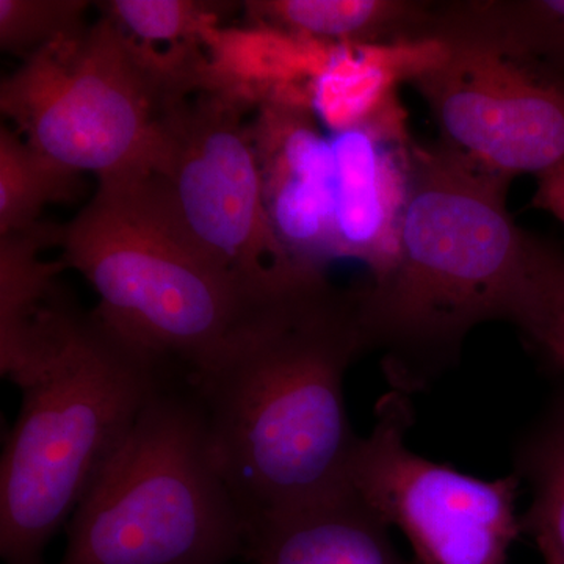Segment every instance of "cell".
<instances>
[{
    "label": "cell",
    "instance_id": "obj_1",
    "mask_svg": "<svg viewBox=\"0 0 564 564\" xmlns=\"http://www.w3.org/2000/svg\"><path fill=\"white\" fill-rule=\"evenodd\" d=\"M510 182L415 141L395 261L356 289L367 348L381 351L391 389L429 388L489 322L516 326L564 372V254L516 225Z\"/></svg>",
    "mask_w": 564,
    "mask_h": 564
},
{
    "label": "cell",
    "instance_id": "obj_2",
    "mask_svg": "<svg viewBox=\"0 0 564 564\" xmlns=\"http://www.w3.org/2000/svg\"><path fill=\"white\" fill-rule=\"evenodd\" d=\"M366 351L356 291L306 273L274 293L217 361L188 372L248 536L351 488L361 436L344 386Z\"/></svg>",
    "mask_w": 564,
    "mask_h": 564
},
{
    "label": "cell",
    "instance_id": "obj_3",
    "mask_svg": "<svg viewBox=\"0 0 564 564\" xmlns=\"http://www.w3.org/2000/svg\"><path fill=\"white\" fill-rule=\"evenodd\" d=\"M176 364L70 302L0 462V558L43 564Z\"/></svg>",
    "mask_w": 564,
    "mask_h": 564
},
{
    "label": "cell",
    "instance_id": "obj_4",
    "mask_svg": "<svg viewBox=\"0 0 564 564\" xmlns=\"http://www.w3.org/2000/svg\"><path fill=\"white\" fill-rule=\"evenodd\" d=\"M61 247L115 328L187 372L217 361L274 293L303 274L258 282L223 265L177 225L148 176L99 182L63 228Z\"/></svg>",
    "mask_w": 564,
    "mask_h": 564
},
{
    "label": "cell",
    "instance_id": "obj_5",
    "mask_svg": "<svg viewBox=\"0 0 564 564\" xmlns=\"http://www.w3.org/2000/svg\"><path fill=\"white\" fill-rule=\"evenodd\" d=\"M247 538L202 400L173 366L70 516L57 564H229Z\"/></svg>",
    "mask_w": 564,
    "mask_h": 564
},
{
    "label": "cell",
    "instance_id": "obj_6",
    "mask_svg": "<svg viewBox=\"0 0 564 564\" xmlns=\"http://www.w3.org/2000/svg\"><path fill=\"white\" fill-rule=\"evenodd\" d=\"M198 44L159 54L102 14L22 62L0 85V109L70 172L139 180L151 173L166 107L206 85Z\"/></svg>",
    "mask_w": 564,
    "mask_h": 564
},
{
    "label": "cell",
    "instance_id": "obj_7",
    "mask_svg": "<svg viewBox=\"0 0 564 564\" xmlns=\"http://www.w3.org/2000/svg\"><path fill=\"white\" fill-rule=\"evenodd\" d=\"M242 91L206 85L166 107L148 174L166 209L193 242L223 265L258 282L299 269L282 250L263 207Z\"/></svg>",
    "mask_w": 564,
    "mask_h": 564
},
{
    "label": "cell",
    "instance_id": "obj_8",
    "mask_svg": "<svg viewBox=\"0 0 564 564\" xmlns=\"http://www.w3.org/2000/svg\"><path fill=\"white\" fill-rule=\"evenodd\" d=\"M413 422L411 397L389 389L352 456V491L404 534L419 564H510L522 534L518 475L484 480L415 454Z\"/></svg>",
    "mask_w": 564,
    "mask_h": 564
},
{
    "label": "cell",
    "instance_id": "obj_9",
    "mask_svg": "<svg viewBox=\"0 0 564 564\" xmlns=\"http://www.w3.org/2000/svg\"><path fill=\"white\" fill-rule=\"evenodd\" d=\"M430 39L444 55L411 85L444 147L510 181L564 165L563 77L434 13Z\"/></svg>",
    "mask_w": 564,
    "mask_h": 564
},
{
    "label": "cell",
    "instance_id": "obj_10",
    "mask_svg": "<svg viewBox=\"0 0 564 564\" xmlns=\"http://www.w3.org/2000/svg\"><path fill=\"white\" fill-rule=\"evenodd\" d=\"M250 128L274 237L299 269L325 273L337 259L332 139L318 129L310 99L296 95L263 99Z\"/></svg>",
    "mask_w": 564,
    "mask_h": 564
},
{
    "label": "cell",
    "instance_id": "obj_11",
    "mask_svg": "<svg viewBox=\"0 0 564 564\" xmlns=\"http://www.w3.org/2000/svg\"><path fill=\"white\" fill-rule=\"evenodd\" d=\"M337 259L366 263L373 278L395 261L413 181L415 141L400 98L355 128L333 133Z\"/></svg>",
    "mask_w": 564,
    "mask_h": 564
},
{
    "label": "cell",
    "instance_id": "obj_12",
    "mask_svg": "<svg viewBox=\"0 0 564 564\" xmlns=\"http://www.w3.org/2000/svg\"><path fill=\"white\" fill-rule=\"evenodd\" d=\"M251 564H419L400 554L391 527L352 488L248 536Z\"/></svg>",
    "mask_w": 564,
    "mask_h": 564
},
{
    "label": "cell",
    "instance_id": "obj_13",
    "mask_svg": "<svg viewBox=\"0 0 564 564\" xmlns=\"http://www.w3.org/2000/svg\"><path fill=\"white\" fill-rule=\"evenodd\" d=\"M444 52L436 39L333 46L311 84V106L333 133L355 128L399 99V85L411 84Z\"/></svg>",
    "mask_w": 564,
    "mask_h": 564
},
{
    "label": "cell",
    "instance_id": "obj_14",
    "mask_svg": "<svg viewBox=\"0 0 564 564\" xmlns=\"http://www.w3.org/2000/svg\"><path fill=\"white\" fill-rule=\"evenodd\" d=\"M247 20L256 31L328 46H370L429 39L433 2L408 0H251Z\"/></svg>",
    "mask_w": 564,
    "mask_h": 564
},
{
    "label": "cell",
    "instance_id": "obj_15",
    "mask_svg": "<svg viewBox=\"0 0 564 564\" xmlns=\"http://www.w3.org/2000/svg\"><path fill=\"white\" fill-rule=\"evenodd\" d=\"M62 226L39 223L0 236V372L21 384L35 350L41 315L61 285L65 261H43L41 251L61 245Z\"/></svg>",
    "mask_w": 564,
    "mask_h": 564
},
{
    "label": "cell",
    "instance_id": "obj_16",
    "mask_svg": "<svg viewBox=\"0 0 564 564\" xmlns=\"http://www.w3.org/2000/svg\"><path fill=\"white\" fill-rule=\"evenodd\" d=\"M437 21L477 33L564 79V0L436 3Z\"/></svg>",
    "mask_w": 564,
    "mask_h": 564
},
{
    "label": "cell",
    "instance_id": "obj_17",
    "mask_svg": "<svg viewBox=\"0 0 564 564\" xmlns=\"http://www.w3.org/2000/svg\"><path fill=\"white\" fill-rule=\"evenodd\" d=\"M513 473L532 494L522 534L532 538L543 562L564 564V400L519 441Z\"/></svg>",
    "mask_w": 564,
    "mask_h": 564
},
{
    "label": "cell",
    "instance_id": "obj_18",
    "mask_svg": "<svg viewBox=\"0 0 564 564\" xmlns=\"http://www.w3.org/2000/svg\"><path fill=\"white\" fill-rule=\"evenodd\" d=\"M80 174L33 150L6 126L0 129V236L39 225L47 203L70 202Z\"/></svg>",
    "mask_w": 564,
    "mask_h": 564
},
{
    "label": "cell",
    "instance_id": "obj_19",
    "mask_svg": "<svg viewBox=\"0 0 564 564\" xmlns=\"http://www.w3.org/2000/svg\"><path fill=\"white\" fill-rule=\"evenodd\" d=\"M133 39L206 43L236 3L206 0H111L98 3Z\"/></svg>",
    "mask_w": 564,
    "mask_h": 564
},
{
    "label": "cell",
    "instance_id": "obj_20",
    "mask_svg": "<svg viewBox=\"0 0 564 564\" xmlns=\"http://www.w3.org/2000/svg\"><path fill=\"white\" fill-rule=\"evenodd\" d=\"M90 2L0 0V46L22 62L58 40L79 35Z\"/></svg>",
    "mask_w": 564,
    "mask_h": 564
},
{
    "label": "cell",
    "instance_id": "obj_21",
    "mask_svg": "<svg viewBox=\"0 0 564 564\" xmlns=\"http://www.w3.org/2000/svg\"><path fill=\"white\" fill-rule=\"evenodd\" d=\"M533 206L551 214L564 226V165L540 174Z\"/></svg>",
    "mask_w": 564,
    "mask_h": 564
},
{
    "label": "cell",
    "instance_id": "obj_22",
    "mask_svg": "<svg viewBox=\"0 0 564 564\" xmlns=\"http://www.w3.org/2000/svg\"><path fill=\"white\" fill-rule=\"evenodd\" d=\"M544 564H555V563H552V562H544Z\"/></svg>",
    "mask_w": 564,
    "mask_h": 564
}]
</instances>
